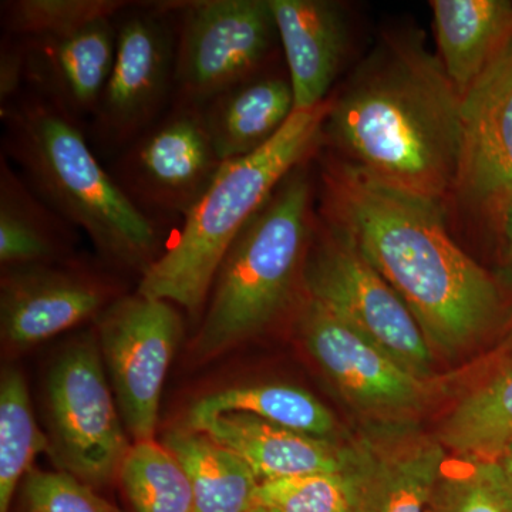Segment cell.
Returning <instances> with one entry per match:
<instances>
[{"mask_svg": "<svg viewBox=\"0 0 512 512\" xmlns=\"http://www.w3.org/2000/svg\"><path fill=\"white\" fill-rule=\"evenodd\" d=\"M319 218L352 239L399 293L431 350L454 355L505 315L497 281L451 238L444 205L379 183L326 153Z\"/></svg>", "mask_w": 512, "mask_h": 512, "instance_id": "1", "label": "cell"}, {"mask_svg": "<svg viewBox=\"0 0 512 512\" xmlns=\"http://www.w3.org/2000/svg\"><path fill=\"white\" fill-rule=\"evenodd\" d=\"M322 146L379 183L441 205L451 200L463 97L420 30H384L330 97Z\"/></svg>", "mask_w": 512, "mask_h": 512, "instance_id": "2", "label": "cell"}, {"mask_svg": "<svg viewBox=\"0 0 512 512\" xmlns=\"http://www.w3.org/2000/svg\"><path fill=\"white\" fill-rule=\"evenodd\" d=\"M0 120L2 154L30 188L83 231L107 264L146 274L165 251V225L121 190L83 126L29 90L0 107Z\"/></svg>", "mask_w": 512, "mask_h": 512, "instance_id": "3", "label": "cell"}, {"mask_svg": "<svg viewBox=\"0 0 512 512\" xmlns=\"http://www.w3.org/2000/svg\"><path fill=\"white\" fill-rule=\"evenodd\" d=\"M309 163L286 175L228 249L192 346L198 360L221 355L286 313H298L318 222Z\"/></svg>", "mask_w": 512, "mask_h": 512, "instance_id": "4", "label": "cell"}, {"mask_svg": "<svg viewBox=\"0 0 512 512\" xmlns=\"http://www.w3.org/2000/svg\"><path fill=\"white\" fill-rule=\"evenodd\" d=\"M329 107L330 97L318 107L295 111L261 150L225 161L181 222L174 244L141 276L137 292L180 306L192 318L204 313L218 268L239 232L286 175L318 154Z\"/></svg>", "mask_w": 512, "mask_h": 512, "instance_id": "5", "label": "cell"}, {"mask_svg": "<svg viewBox=\"0 0 512 512\" xmlns=\"http://www.w3.org/2000/svg\"><path fill=\"white\" fill-rule=\"evenodd\" d=\"M50 453L60 471L93 490L119 480L131 444L93 333L79 336L56 357L46 380Z\"/></svg>", "mask_w": 512, "mask_h": 512, "instance_id": "6", "label": "cell"}, {"mask_svg": "<svg viewBox=\"0 0 512 512\" xmlns=\"http://www.w3.org/2000/svg\"><path fill=\"white\" fill-rule=\"evenodd\" d=\"M303 286L308 298L372 340L407 372L436 379L433 350L399 293L352 239L319 215Z\"/></svg>", "mask_w": 512, "mask_h": 512, "instance_id": "7", "label": "cell"}, {"mask_svg": "<svg viewBox=\"0 0 512 512\" xmlns=\"http://www.w3.org/2000/svg\"><path fill=\"white\" fill-rule=\"evenodd\" d=\"M177 103L204 107L274 66L281 47L269 0H173Z\"/></svg>", "mask_w": 512, "mask_h": 512, "instance_id": "8", "label": "cell"}, {"mask_svg": "<svg viewBox=\"0 0 512 512\" xmlns=\"http://www.w3.org/2000/svg\"><path fill=\"white\" fill-rule=\"evenodd\" d=\"M114 22L116 55L89 130L94 144L119 153L173 104L177 36L168 0L133 3Z\"/></svg>", "mask_w": 512, "mask_h": 512, "instance_id": "9", "label": "cell"}, {"mask_svg": "<svg viewBox=\"0 0 512 512\" xmlns=\"http://www.w3.org/2000/svg\"><path fill=\"white\" fill-rule=\"evenodd\" d=\"M201 107L173 101L167 113L117 153L110 174L161 224L183 222L222 167Z\"/></svg>", "mask_w": 512, "mask_h": 512, "instance_id": "10", "label": "cell"}, {"mask_svg": "<svg viewBox=\"0 0 512 512\" xmlns=\"http://www.w3.org/2000/svg\"><path fill=\"white\" fill-rule=\"evenodd\" d=\"M96 336L133 443L154 440L165 377L183 336L180 312L173 303L126 293L97 316Z\"/></svg>", "mask_w": 512, "mask_h": 512, "instance_id": "11", "label": "cell"}, {"mask_svg": "<svg viewBox=\"0 0 512 512\" xmlns=\"http://www.w3.org/2000/svg\"><path fill=\"white\" fill-rule=\"evenodd\" d=\"M296 325L306 349L343 399L372 421H409L436 394V379L407 372L372 340L306 295Z\"/></svg>", "mask_w": 512, "mask_h": 512, "instance_id": "12", "label": "cell"}, {"mask_svg": "<svg viewBox=\"0 0 512 512\" xmlns=\"http://www.w3.org/2000/svg\"><path fill=\"white\" fill-rule=\"evenodd\" d=\"M448 456L410 421H372L345 446L355 512H427Z\"/></svg>", "mask_w": 512, "mask_h": 512, "instance_id": "13", "label": "cell"}, {"mask_svg": "<svg viewBox=\"0 0 512 512\" xmlns=\"http://www.w3.org/2000/svg\"><path fill=\"white\" fill-rule=\"evenodd\" d=\"M123 295L110 279L67 259L3 269V342L9 348H32L86 320H96Z\"/></svg>", "mask_w": 512, "mask_h": 512, "instance_id": "14", "label": "cell"}, {"mask_svg": "<svg viewBox=\"0 0 512 512\" xmlns=\"http://www.w3.org/2000/svg\"><path fill=\"white\" fill-rule=\"evenodd\" d=\"M512 192V39L463 97V150L451 200L497 227Z\"/></svg>", "mask_w": 512, "mask_h": 512, "instance_id": "15", "label": "cell"}, {"mask_svg": "<svg viewBox=\"0 0 512 512\" xmlns=\"http://www.w3.org/2000/svg\"><path fill=\"white\" fill-rule=\"evenodd\" d=\"M116 19L63 37L22 39L26 90L83 126L92 119L116 55Z\"/></svg>", "mask_w": 512, "mask_h": 512, "instance_id": "16", "label": "cell"}, {"mask_svg": "<svg viewBox=\"0 0 512 512\" xmlns=\"http://www.w3.org/2000/svg\"><path fill=\"white\" fill-rule=\"evenodd\" d=\"M274 13L295 111L329 99L348 57L349 18L333 0H269Z\"/></svg>", "mask_w": 512, "mask_h": 512, "instance_id": "17", "label": "cell"}, {"mask_svg": "<svg viewBox=\"0 0 512 512\" xmlns=\"http://www.w3.org/2000/svg\"><path fill=\"white\" fill-rule=\"evenodd\" d=\"M191 430L208 434L241 457L259 483L302 474L342 473L345 468V446L249 414H222Z\"/></svg>", "mask_w": 512, "mask_h": 512, "instance_id": "18", "label": "cell"}, {"mask_svg": "<svg viewBox=\"0 0 512 512\" xmlns=\"http://www.w3.org/2000/svg\"><path fill=\"white\" fill-rule=\"evenodd\" d=\"M201 109L222 163L247 157L278 136L295 113L288 70L279 72L274 64L229 87Z\"/></svg>", "mask_w": 512, "mask_h": 512, "instance_id": "19", "label": "cell"}, {"mask_svg": "<svg viewBox=\"0 0 512 512\" xmlns=\"http://www.w3.org/2000/svg\"><path fill=\"white\" fill-rule=\"evenodd\" d=\"M437 57L461 97L512 39L508 0H431Z\"/></svg>", "mask_w": 512, "mask_h": 512, "instance_id": "20", "label": "cell"}, {"mask_svg": "<svg viewBox=\"0 0 512 512\" xmlns=\"http://www.w3.org/2000/svg\"><path fill=\"white\" fill-rule=\"evenodd\" d=\"M77 229L63 220L0 156V264L3 269L64 261Z\"/></svg>", "mask_w": 512, "mask_h": 512, "instance_id": "21", "label": "cell"}, {"mask_svg": "<svg viewBox=\"0 0 512 512\" xmlns=\"http://www.w3.org/2000/svg\"><path fill=\"white\" fill-rule=\"evenodd\" d=\"M436 437L458 457L498 460L512 446V343L487 376L457 400Z\"/></svg>", "mask_w": 512, "mask_h": 512, "instance_id": "22", "label": "cell"}, {"mask_svg": "<svg viewBox=\"0 0 512 512\" xmlns=\"http://www.w3.org/2000/svg\"><path fill=\"white\" fill-rule=\"evenodd\" d=\"M184 468L195 512H252L259 480L251 467L202 431L178 427L163 440Z\"/></svg>", "mask_w": 512, "mask_h": 512, "instance_id": "23", "label": "cell"}, {"mask_svg": "<svg viewBox=\"0 0 512 512\" xmlns=\"http://www.w3.org/2000/svg\"><path fill=\"white\" fill-rule=\"evenodd\" d=\"M228 413L249 414L276 426L332 440L336 419L328 407L308 390L291 384H248L207 394L192 404L184 427Z\"/></svg>", "mask_w": 512, "mask_h": 512, "instance_id": "24", "label": "cell"}, {"mask_svg": "<svg viewBox=\"0 0 512 512\" xmlns=\"http://www.w3.org/2000/svg\"><path fill=\"white\" fill-rule=\"evenodd\" d=\"M46 450L49 437L37 427L25 377L9 367L0 380V512L12 510L20 484Z\"/></svg>", "mask_w": 512, "mask_h": 512, "instance_id": "25", "label": "cell"}, {"mask_svg": "<svg viewBox=\"0 0 512 512\" xmlns=\"http://www.w3.org/2000/svg\"><path fill=\"white\" fill-rule=\"evenodd\" d=\"M119 481L133 512H195L190 480L163 443H131Z\"/></svg>", "mask_w": 512, "mask_h": 512, "instance_id": "26", "label": "cell"}, {"mask_svg": "<svg viewBox=\"0 0 512 512\" xmlns=\"http://www.w3.org/2000/svg\"><path fill=\"white\" fill-rule=\"evenodd\" d=\"M427 512H512V478L500 460L447 458Z\"/></svg>", "mask_w": 512, "mask_h": 512, "instance_id": "27", "label": "cell"}, {"mask_svg": "<svg viewBox=\"0 0 512 512\" xmlns=\"http://www.w3.org/2000/svg\"><path fill=\"white\" fill-rule=\"evenodd\" d=\"M131 5L126 0H6L0 3V22L3 35L50 39L116 19Z\"/></svg>", "mask_w": 512, "mask_h": 512, "instance_id": "28", "label": "cell"}, {"mask_svg": "<svg viewBox=\"0 0 512 512\" xmlns=\"http://www.w3.org/2000/svg\"><path fill=\"white\" fill-rule=\"evenodd\" d=\"M256 507L269 512H355L342 473H313L261 481Z\"/></svg>", "mask_w": 512, "mask_h": 512, "instance_id": "29", "label": "cell"}, {"mask_svg": "<svg viewBox=\"0 0 512 512\" xmlns=\"http://www.w3.org/2000/svg\"><path fill=\"white\" fill-rule=\"evenodd\" d=\"M10 512H123L63 471H30Z\"/></svg>", "mask_w": 512, "mask_h": 512, "instance_id": "30", "label": "cell"}, {"mask_svg": "<svg viewBox=\"0 0 512 512\" xmlns=\"http://www.w3.org/2000/svg\"><path fill=\"white\" fill-rule=\"evenodd\" d=\"M26 90V49L19 37L2 36L0 43V107Z\"/></svg>", "mask_w": 512, "mask_h": 512, "instance_id": "31", "label": "cell"}, {"mask_svg": "<svg viewBox=\"0 0 512 512\" xmlns=\"http://www.w3.org/2000/svg\"><path fill=\"white\" fill-rule=\"evenodd\" d=\"M497 229L503 238L505 261L512 269V192L505 201L500 218L497 221Z\"/></svg>", "mask_w": 512, "mask_h": 512, "instance_id": "32", "label": "cell"}, {"mask_svg": "<svg viewBox=\"0 0 512 512\" xmlns=\"http://www.w3.org/2000/svg\"><path fill=\"white\" fill-rule=\"evenodd\" d=\"M498 460H500V463L503 464L505 470H507V473L512 478V446Z\"/></svg>", "mask_w": 512, "mask_h": 512, "instance_id": "33", "label": "cell"}, {"mask_svg": "<svg viewBox=\"0 0 512 512\" xmlns=\"http://www.w3.org/2000/svg\"><path fill=\"white\" fill-rule=\"evenodd\" d=\"M252 512H269V511H266V510H264V508H261V507H255L254 510H252Z\"/></svg>", "mask_w": 512, "mask_h": 512, "instance_id": "34", "label": "cell"}]
</instances>
